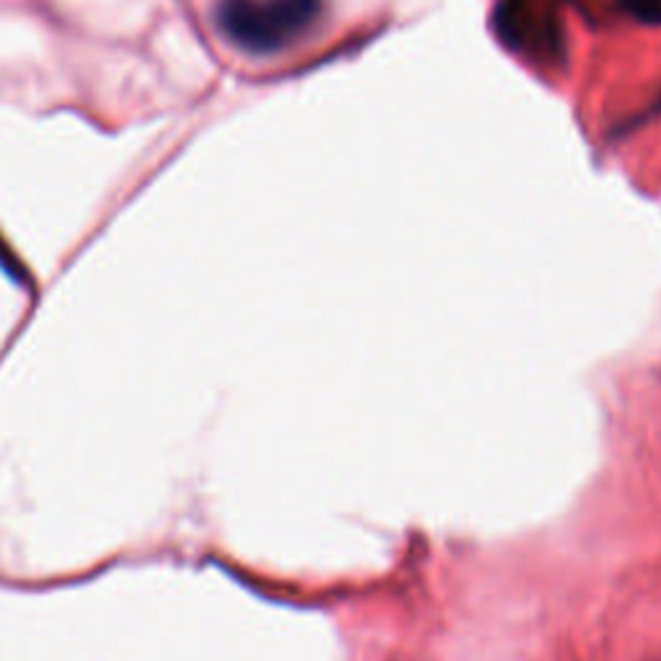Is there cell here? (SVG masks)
Returning a JSON list of instances; mask_svg holds the SVG:
<instances>
[{
    "instance_id": "6da1fadb",
    "label": "cell",
    "mask_w": 661,
    "mask_h": 661,
    "mask_svg": "<svg viewBox=\"0 0 661 661\" xmlns=\"http://www.w3.org/2000/svg\"><path fill=\"white\" fill-rule=\"evenodd\" d=\"M318 13L321 0H223L217 23L238 50L271 54L306 34Z\"/></svg>"
},
{
    "instance_id": "7a4b0ae2",
    "label": "cell",
    "mask_w": 661,
    "mask_h": 661,
    "mask_svg": "<svg viewBox=\"0 0 661 661\" xmlns=\"http://www.w3.org/2000/svg\"><path fill=\"white\" fill-rule=\"evenodd\" d=\"M626 6L631 8L636 16L647 21H659L661 19V0H626Z\"/></svg>"
}]
</instances>
